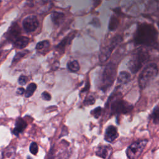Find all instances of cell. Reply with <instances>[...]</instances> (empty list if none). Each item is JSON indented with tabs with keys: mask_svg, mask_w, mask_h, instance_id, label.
Returning <instances> with one entry per match:
<instances>
[{
	"mask_svg": "<svg viewBox=\"0 0 159 159\" xmlns=\"http://www.w3.org/2000/svg\"><path fill=\"white\" fill-rule=\"evenodd\" d=\"M113 152L112 147L109 145H100L95 151L97 156L102 158H109L111 157Z\"/></svg>",
	"mask_w": 159,
	"mask_h": 159,
	"instance_id": "obj_11",
	"label": "cell"
},
{
	"mask_svg": "<svg viewBox=\"0 0 159 159\" xmlns=\"http://www.w3.org/2000/svg\"><path fill=\"white\" fill-rule=\"evenodd\" d=\"M41 98L42 100L49 101L51 100V95L47 91H44L41 94Z\"/></svg>",
	"mask_w": 159,
	"mask_h": 159,
	"instance_id": "obj_27",
	"label": "cell"
},
{
	"mask_svg": "<svg viewBox=\"0 0 159 159\" xmlns=\"http://www.w3.org/2000/svg\"><path fill=\"white\" fill-rule=\"evenodd\" d=\"M95 103V98L93 95H89L83 101V105L88 107L89 105H93Z\"/></svg>",
	"mask_w": 159,
	"mask_h": 159,
	"instance_id": "obj_24",
	"label": "cell"
},
{
	"mask_svg": "<svg viewBox=\"0 0 159 159\" xmlns=\"http://www.w3.org/2000/svg\"><path fill=\"white\" fill-rule=\"evenodd\" d=\"M29 151L31 153V154H33L34 155H36L39 152V147L36 142H33L30 144Z\"/></svg>",
	"mask_w": 159,
	"mask_h": 159,
	"instance_id": "obj_23",
	"label": "cell"
},
{
	"mask_svg": "<svg viewBox=\"0 0 159 159\" xmlns=\"http://www.w3.org/2000/svg\"><path fill=\"white\" fill-rule=\"evenodd\" d=\"M50 17L53 23L57 26L62 24L65 20V14L60 12H52Z\"/></svg>",
	"mask_w": 159,
	"mask_h": 159,
	"instance_id": "obj_15",
	"label": "cell"
},
{
	"mask_svg": "<svg viewBox=\"0 0 159 159\" xmlns=\"http://www.w3.org/2000/svg\"><path fill=\"white\" fill-rule=\"evenodd\" d=\"M39 23L36 16L31 15L26 17L23 22L24 29L27 33H33L39 27Z\"/></svg>",
	"mask_w": 159,
	"mask_h": 159,
	"instance_id": "obj_8",
	"label": "cell"
},
{
	"mask_svg": "<svg viewBox=\"0 0 159 159\" xmlns=\"http://www.w3.org/2000/svg\"><path fill=\"white\" fill-rule=\"evenodd\" d=\"M158 69L155 63L147 65L141 73L138 79L139 86L141 90L145 88L148 84L157 75Z\"/></svg>",
	"mask_w": 159,
	"mask_h": 159,
	"instance_id": "obj_4",
	"label": "cell"
},
{
	"mask_svg": "<svg viewBox=\"0 0 159 159\" xmlns=\"http://www.w3.org/2000/svg\"><path fill=\"white\" fill-rule=\"evenodd\" d=\"M133 109L132 105L121 98L113 100L111 105L112 115H121L129 113Z\"/></svg>",
	"mask_w": 159,
	"mask_h": 159,
	"instance_id": "obj_5",
	"label": "cell"
},
{
	"mask_svg": "<svg viewBox=\"0 0 159 159\" xmlns=\"http://www.w3.org/2000/svg\"><path fill=\"white\" fill-rule=\"evenodd\" d=\"M90 87V84L88 82H87V84H86L85 88H84L81 91V93L84 92V91H86L88 90V89H89Z\"/></svg>",
	"mask_w": 159,
	"mask_h": 159,
	"instance_id": "obj_30",
	"label": "cell"
},
{
	"mask_svg": "<svg viewBox=\"0 0 159 159\" xmlns=\"http://www.w3.org/2000/svg\"><path fill=\"white\" fill-rule=\"evenodd\" d=\"M76 31H72V33L68 34L66 37H65L61 40V42L57 46H56V49L59 52L63 54V53L64 52L66 47L71 44L73 39L75 38L76 36Z\"/></svg>",
	"mask_w": 159,
	"mask_h": 159,
	"instance_id": "obj_9",
	"label": "cell"
},
{
	"mask_svg": "<svg viewBox=\"0 0 159 159\" xmlns=\"http://www.w3.org/2000/svg\"><path fill=\"white\" fill-rule=\"evenodd\" d=\"M150 117L152 119L153 122L155 124H159V107H156L152 113H151Z\"/></svg>",
	"mask_w": 159,
	"mask_h": 159,
	"instance_id": "obj_21",
	"label": "cell"
},
{
	"mask_svg": "<svg viewBox=\"0 0 159 159\" xmlns=\"http://www.w3.org/2000/svg\"><path fill=\"white\" fill-rule=\"evenodd\" d=\"M122 41V37L121 36H116L114 37L110 41V44L104 47L103 49L101 50L100 54L99 56L100 60L101 62H104L107 61L110 57L111 56L113 50L117 47L118 44H119Z\"/></svg>",
	"mask_w": 159,
	"mask_h": 159,
	"instance_id": "obj_7",
	"label": "cell"
},
{
	"mask_svg": "<svg viewBox=\"0 0 159 159\" xmlns=\"http://www.w3.org/2000/svg\"><path fill=\"white\" fill-rule=\"evenodd\" d=\"M158 32L151 24L142 23L137 26L134 36V42L136 45L145 46H154L157 40Z\"/></svg>",
	"mask_w": 159,
	"mask_h": 159,
	"instance_id": "obj_1",
	"label": "cell"
},
{
	"mask_svg": "<svg viewBox=\"0 0 159 159\" xmlns=\"http://www.w3.org/2000/svg\"><path fill=\"white\" fill-rule=\"evenodd\" d=\"M25 91H26V90L23 88H18L17 90L16 93L19 95H22V94L25 93Z\"/></svg>",
	"mask_w": 159,
	"mask_h": 159,
	"instance_id": "obj_29",
	"label": "cell"
},
{
	"mask_svg": "<svg viewBox=\"0 0 159 159\" xmlns=\"http://www.w3.org/2000/svg\"><path fill=\"white\" fill-rule=\"evenodd\" d=\"M90 24L91 25H93L94 27H100L101 26V23H100V21L98 18H94L93 19V21L90 23Z\"/></svg>",
	"mask_w": 159,
	"mask_h": 159,
	"instance_id": "obj_28",
	"label": "cell"
},
{
	"mask_svg": "<svg viewBox=\"0 0 159 159\" xmlns=\"http://www.w3.org/2000/svg\"><path fill=\"white\" fill-rule=\"evenodd\" d=\"M37 84L35 83H30L26 89L24 96L26 98H30L33 95L34 93L37 89Z\"/></svg>",
	"mask_w": 159,
	"mask_h": 159,
	"instance_id": "obj_18",
	"label": "cell"
},
{
	"mask_svg": "<svg viewBox=\"0 0 159 159\" xmlns=\"http://www.w3.org/2000/svg\"><path fill=\"white\" fill-rule=\"evenodd\" d=\"M21 34V29L17 23L11 25L8 31L7 38L11 42H14Z\"/></svg>",
	"mask_w": 159,
	"mask_h": 159,
	"instance_id": "obj_13",
	"label": "cell"
},
{
	"mask_svg": "<svg viewBox=\"0 0 159 159\" xmlns=\"http://www.w3.org/2000/svg\"><path fill=\"white\" fill-rule=\"evenodd\" d=\"M131 76L130 73L126 71H122L119 73L118 77V84H124L129 82L131 80Z\"/></svg>",
	"mask_w": 159,
	"mask_h": 159,
	"instance_id": "obj_16",
	"label": "cell"
},
{
	"mask_svg": "<svg viewBox=\"0 0 159 159\" xmlns=\"http://www.w3.org/2000/svg\"><path fill=\"white\" fill-rule=\"evenodd\" d=\"M119 137V134L116 127L113 125L109 126L105 131L104 140L110 143L114 142Z\"/></svg>",
	"mask_w": 159,
	"mask_h": 159,
	"instance_id": "obj_10",
	"label": "cell"
},
{
	"mask_svg": "<svg viewBox=\"0 0 159 159\" xmlns=\"http://www.w3.org/2000/svg\"><path fill=\"white\" fill-rule=\"evenodd\" d=\"M30 42V39L26 36H19L13 42L14 46L18 49H23L27 46Z\"/></svg>",
	"mask_w": 159,
	"mask_h": 159,
	"instance_id": "obj_14",
	"label": "cell"
},
{
	"mask_svg": "<svg viewBox=\"0 0 159 159\" xmlns=\"http://www.w3.org/2000/svg\"><path fill=\"white\" fill-rule=\"evenodd\" d=\"M29 53V50H22L16 53V54L14 57L13 61H12V65L16 64L19 60H21L23 57H24L26 55H27Z\"/></svg>",
	"mask_w": 159,
	"mask_h": 159,
	"instance_id": "obj_19",
	"label": "cell"
},
{
	"mask_svg": "<svg viewBox=\"0 0 159 159\" xmlns=\"http://www.w3.org/2000/svg\"><path fill=\"white\" fill-rule=\"evenodd\" d=\"M116 73L117 67L114 63L111 62L105 66L99 83V89L100 90L106 92L113 86Z\"/></svg>",
	"mask_w": 159,
	"mask_h": 159,
	"instance_id": "obj_2",
	"label": "cell"
},
{
	"mask_svg": "<svg viewBox=\"0 0 159 159\" xmlns=\"http://www.w3.org/2000/svg\"><path fill=\"white\" fill-rule=\"evenodd\" d=\"M27 126V123L23 118H18L15 122L14 128L13 129L12 132L14 135L18 136L26 129Z\"/></svg>",
	"mask_w": 159,
	"mask_h": 159,
	"instance_id": "obj_12",
	"label": "cell"
},
{
	"mask_svg": "<svg viewBox=\"0 0 159 159\" xmlns=\"http://www.w3.org/2000/svg\"><path fill=\"white\" fill-rule=\"evenodd\" d=\"M49 46H50L49 41L47 40H45L38 42L36 45V49L37 50H42L43 49H46L48 48Z\"/></svg>",
	"mask_w": 159,
	"mask_h": 159,
	"instance_id": "obj_22",
	"label": "cell"
},
{
	"mask_svg": "<svg viewBox=\"0 0 159 159\" xmlns=\"http://www.w3.org/2000/svg\"><path fill=\"white\" fill-rule=\"evenodd\" d=\"M67 68L68 71L72 73H76L80 70V67L79 65V63L77 60H72L69 61L67 63Z\"/></svg>",
	"mask_w": 159,
	"mask_h": 159,
	"instance_id": "obj_17",
	"label": "cell"
},
{
	"mask_svg": "<svg viewBox=\"0 0 159 159\" xmlns=\"http://www.w3.org/2000/svg\"><path fill=\"white\" fill-rule=\"evenodd\" d=\"M149 59V54L147 51L139 49L132 55L128 63V67L132 73H136L141 69Z\"/></svg>",
	"mask_w": 159,
	"mask_h": 159,
	"instance_id": "obj_3",
	"label": "cell"
},
{
	"mask_svg": "<svg viewBox=\"0 0 159 159\" xmlns=\"http://www.w3.org/2000/svg\"><path fill=\"white\" fill-rule=\"evenodd\" d=\"M102 111H103L102 108L100 107H97L96 108H94L91 111V114L96 119H98L100 118V116L101 115Z\"/></svg>",
	"mask_w": 159,
	"mask_h": 159,
	"instance_id": "obj_25",
	"label": "cell"
},
{
	"mask_svg": "<svg viewBox=\"0 0 159 159\" xmlns=\"http://www.w3.org/2000/svg\"><path fill=\"white\" fill-rule=\"evenodd\" d=\"M28 81V78L26 76H24L23 75H21L18 78V83L21 86L25 85Z\"/></svg>",
	"mask_w": 159,
	"mask_h": 159,
	"instance_id": "obj_26",
	"label": "cell"
},
{
	"mask_svg": "<svg viewBox=\"0 0 159 159\" xmlns=\"http://www.w3.org/2000/svg\"><path fill=\"white\" fill-rule=\"evenodd\" d=\"M119 24V21L118 18L114 15L112 16L110 20L109 29L111 31L115 30L116 29L118 28Z\"/></svg>",
	"mask_w": 159,
	"mask_h": 159,
	"instance_id": "obj_20",
	"label": "cell"
},
{
	"mask_svg": "<svg viewBox=\"0 0 159 159\" xmlns=\"http://www.w3.org/2000/svg\"><path fill=\"white\" fill-rule=\"evenodd\" d=\"M147 142V139L138 140L133 142L126 150L127 157L131 159L138 158L143 152Z\"/></svg>",
	"mask_w": 159,
	"mask_h": 159,
	"instance_id": "obj_6",
	"label": "cell"
}]
</instances>
